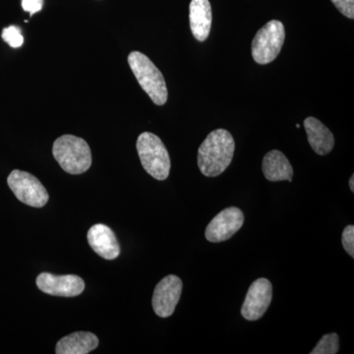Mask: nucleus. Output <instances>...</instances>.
<instances>
[{"label": "nucleus", "instance_id": "nucleus-1", "mask_svg": "<svg viewBox=\"0 0 354 354\" xmlns=\"http://www.w3.org/2000/svg\"><path fill=\"white\" fill-rule=\"evenodd\" d=\"M234 137L227 130L209 133L198 151V167L207 177L221 176L230 167L234 155Z\"/></svg>", "mask_w": 354, "mask_h": 354}, {"label": "nucleus", "instance_id": "nucleus-2", "mask_svg": "<svg viewBox=\"0 0 354 354\" xmlns=\"http://www.w3.org/2000/svg\"><path fill=\"white\" fill-rule=\"evenodd\" d=\"M53 157L64 171L81 174L92 165V153L87 142L73 135H64L55 140Z\"/></svg>", "mask_w": 354, "mask_h": 354}, {"label": "nucleus", "instance_id": "nucleus-3", "mask_svg": "<svg viewBox=\"0 0 354 354\" xmlns=\"http://www.w3.org/2000/svg\"><path fill=\"white\" fill-rule=\"evenodd\" d=\"M128 64L140 86L151 100L157 106H164L169 95L167 84L162 72L151 62L150 58L139 51H132L128 55Z\"/></svg>", "mask_w": 354, "mask_h": 354}, {"label": "nucleus", "instance_id": "nucleus-4", "mask_svg": "<svg viewBox=\"0 0 354 354\" xmlns=\"http://www.w3.org/2000/svg\"><path fill=\"white\" fill-rule=\"evenodd\" d=\"M137 151L144 169L158 180H165L171 171V158L157 135L144 132L137 140Z\"/></svg>", "mask_w": 354, "mask_h": 354}, {"label": "nucleus", "instance_id": "nucleus-5", "mask_svg": "<svg viewBox=\"0 0 354 354\" xmlns=\"http://www.w3.org/2000/svg\"><path fill=\"white\" fill-rule=\"evenodd\" d=\"M286 39L285 26L281 21L272 20L261 28L252 41V57L258 64L274 62L283 48Z\"/></svg>", "mask_w": 354, "mask_h": 354}, {"label": "nucleus", "instance_id": "nucleus-6", "mask_svg": "<svg viewBox=\"0 0 354 354\" xmlns=\"http://www.w3.org/2000/svg\"><path fill=\"white\" fill-rule=\"evenodd\" d=\"M9 188L20 202L34 208H41L48 201L46 187L36 176L27 171L14 169L7 178Z\"/></svg>", "mask_w": 354, "mask_h": 354}, {"label": "nucleus", "instance_id": "nucleus-7", "mask_svg": "<svg viewBox=\"0 0 354 354\" xmlns=\"http://www.w3.org/2000/svg\"><path fill=\"white\" fill-rule=\"evenodd\" d=\"M243 223V212L236 207H230L223 209L209 221L205 236L207 241L214 243L227 241L241 230Z\"/></svg>", "mask_w": 354, "mask_h": 354}, {"label": "nucleus", "instance_id": "nucleus-8", "mask_svg": "<svg viewBox=\"0 0 354 354\" xmlns=\"http://www.w3.org/2000/svg\"><path fill=\"white\" fill-rule=\"evenodd\" d=\"M272 299L271 281L265 278L256 279L247 291L245 300L242 305L241 315L248 321L259 320L265 315Z\"/></svg>", "mask_w": 354, "mask_h": 354}, {"label": "nucleus", "instance_id": "nucleus-9", "mask_svg": "<svg viewBox=\"0 0 354 354\" xmlns=\"http://www.w3.org/2000/svg\"><path fill=\"white\" fill-rule=\"evenodd\" d=\"M183 281L177 276L169 274L162 279L153 290L152 304L153 311L160 318H167L174 314L183 292Z\"/></svg>", "mask_w": 354, "mask_h": 354}, {"label": "nucleus", "instance_id": "nucleus-10", "mask_svg": "<svg viewBox=\"0 0 354 354\" xmlns=\"http://www.w3.org/2000/svg\"><path fill=\"white\" fill-rule=\"evenodd\" d=\"M36 283L39 290L53 297H78L85 290L83 279L75 274L57 276L50 272H41Z\"/></svg>", "mask_w": 354, "mask_h": 354}, {"label": "nucleus", "instance_id": "nucleus-11", "mask_svg": "<svg viewBox=\"0 0 354 354\" xmlns=\"http://www.w3.org/2000/svg\"><path fill=\"white\" fill-rule=\"evenodd\" d=\"M88 242L97 255L106 260H113L120 256V246L111 227L102 223L93 225L88 232Z\"/></svg>", "mask_w": 354, "mask_h": 354}, {"label": "nucleus", "instance_id": "nucleus-12", "mask_svg": "<svg viewBox=\"0 0 354 354\" xmlns=\"http://www.w3.org/2000/svg\"><path fill=\"white\" fill-rule=\"evenodd\" d=\"M304 127L310 146L314 152L320 156L328 155L332 152L335 146V137L329 128L312 116L304 120Z\"/></svg>", "mask_w": 354, "mask_h": 354}, {"label": "nucleus", "instance_id": "nucleus-13", "mask_svg": "<svg viewBox=\"0 0 354 354\" xmlns=\"http://www.w3.org/2000/svg\"><path fill=\"white\" fill-rule=\"evenodd\" d=\"M191 32L195 39L204 41L212 26V7L209 0H192L189 7Z\"/></svg>", "mask_w": 354, "mask_h": 354}, {"label": "nucleus", "instance_id": "nucleus-14", "mask_svg": "<svg viewBox=\"0 0 354 354\" xmlns=\"http://www.w3.org/2000/svg\"><path fill=\"white\" fill-rule=\"evenodd\" d=\"M262 171L266 178L272 183L292 181L293 169L290 160L278 150H272L263 158Z\"/></svg>", "mask_w": 354, "mask_h": 354}, {"label": "nucleus", "instance_id": "nucleus-15", "mask_svg": "<svg viewBox=\"0 0 354 354\" xmlns=\"http://www.w3.org/2000/svg\"><path fill=\"white\" fill-rule=\"evenodd\" d=\"M99 346L97 335L88 332H76L57 342V354H87Z\"/></svg>", "mask_w": 354, "mask_h": 354}, {"label": "nucleus", "instance_id": "nucleus-16", "mask_svg": "<svg viewBox=\"0 0 354 354\" xmlns=\"http://www.w3.org/2000/svg\"><path fill=\"white\" fill-rule=\"evenodd\" d=\"M339 349V337L337 334L324 335L311 354H337Z\"/></svg>", "mask_w": 354, "mask_h": 354}, {"label": "nucleus", "instance_id": "nucleus-17", "mask_svg": "<svg viewBox=\"0 0 354 354\" xmlns=\"http://www.w3.org/2000/svg\"><path fill=\"white\" fill-rule=\"evenodd\" d=\"M1 37L13 48H20L24 44V37L22 36L20 28L16 26H10L3 29Z\"/></svg>", "mask_w": 354, "mask_h": 354}, {"label": "nucleus", "instance_id": "nucleus-18", "mask_svg": "<svg viewBox=\"0 0 354 354\" xmlns=\"http://www.w3.org/2000/svg\"><path fill=\"white\" fill-rule=\"evenodd\" d=\"M342 243L346 253L351 258H354V227L353 225H349L344 228L342 235Z\"/></svg>", "mask_w": 354, "mask_h": 354}, {"label": "nucleus", "instance_id": "nucleus-19", "mask_svg": "<svg viewBox=\"0 0 354 354\" xmlns=\"http://www.w3.org/2000/svg\"><path fill=\"white\" fill-rule=\"evenodd\" d=\"M332 2L342 15L354 19V0H332Z\"/></svg>", "mask_w": 354, "mask_h": 354}, {"label": "nucleus", "instance_id": "nucleus-20", "mask_svg": "<svg viewBox=\"0 0 354 354\" xmlns=\"http://www.w3.org/2000/svg\"><path fill=\"white\" fill-rule=\"evenodd\" d=\"M44 0H22V7L25 11L30 13V16L41 10Z\"/></svg>", "mask_w": 354, "mask_h": 354}, {"label": "nucleus", "instance_id": "nucleus-21", "mask_svg": "<svg viewBox=\"0 0 354 354\" xmlns=\"http://www.w3.org/2000/svg\"><path fill=\"white\" fill-rule=\"evenodd\" d=\"M349 188L354 192V176H351V180H349Z\"/></svg>", "mask_w": 354, "mask_h": 354}, {"label": "nucleus", "instance_id": "nucleus-22", "mask_svg": "<svg viewBox=\"0 0 354 354\" xmlns=\"http://www.w3.org/2000/svg\"><path fill=\"white\" fill-rule=\"evenodd\" d=\"M297 128H300V124H297Z\"/></svg>", "mask_w": 354, "mask_h": 354}]
</instances>
